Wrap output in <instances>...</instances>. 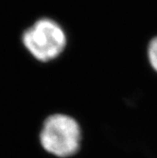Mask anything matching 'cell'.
<instances>
[{
  "mask_svg": "<svg viewBox=\"0 0 157 158\" xmlns=\"http://www.w3.org/2000/svg\"><path fill=\"white\" fill-rule=\"evenodd\" d=\"M47 152L58 157H68L79 150L81 130L75 119L65 114H53L47 118L40 135Z\"/></svg>",
  "mask_w": 157,
  "mask_h": 158,
  "instance_id": "cell-1",
  "label": "cell"
},
{
  "mask_svg": "<svg viewBox=\"0 0 157 158\" xmlns=\"http://www.w3.org/2000/svg\"><path fill=\"white\" fill-rule=\"evenodd\" d=\"M149 60L151 66L157 71V37L151 40L148 49Z\"/></svg>",
  "mask_w": 157,
  "mask_h": 158,
  "instance_id": "cell-3",
  "label": "cell"
},
{
  "mask_svg": "<svg viewBox=\"0 0 157 158\" xmlns=\"http://www.w3.org/2000/svg\"><path fill=\"white\" fill-rule=\"evenodd\" d=\"M23 43L37 60L48 62L63 52L66 38L58 24L46 18L38 20L24 32Z\"/></svg>",
  "mask_w": 157,
  "mask_h": 158,
  "instance_id": "cell-2",
  "label": "cell"
}]
</instances>
